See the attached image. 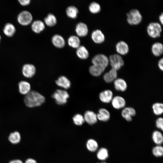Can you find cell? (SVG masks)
I'll use <instances>...</instances> for the list:
<instances>
[{"label":"cell","instance_id":"cell-1","mask_svg":"<svg viewBox=\"0 0 163 163\" xmlns=\"http://www.w3.org/2000/svg\"><path fill=\"white\" fill-rule=\"evenodd\" d=\"M44 97L35 91H30L25 95L24 98L25 104L29 107L39 106L44 103Z\"/></svg>","mask_w":163,"mask_h":163},{"label":"cell","instance_id":"cell-2","mask_svg":"<svg viewBox=\"0 0 163 163\" xmlns=\"http://www.w3.org/2000/svg\"><path fill=\"white\" fill-rule=\"evenodd\" d=\"M127 21L131 25L139 24L142 20V16L139 10L136 9L131 10L127 14Z\"/></svg>","mask_w":163,"mask_h":163},{"label":"cell","instance_id":"cell-3","mask_svg":"<svg viewBox=\"0 0 163 163\" xmlns=\"http://www.w3.org/2000/svg\"><path fill=\"white\" fill-rule=\"evenodd\" d=\"M147 31L149 35L153 38L160 37L162 31L161 24L157 22H151L147 27Z\"/></svg>","mask_w":163,"mask_h":163},{"label":"cell","instance_id":"cell-4","mask_svg":"<svg viewBox=\"0 0 163 163\" xmlns=\"http://www.w3.org/2000/svg\"><path fill=\"white\" fill-rule=\"evenodd\" d=\"M91 62L93 65L105 69L109 64V58L103 54L95 55L92 58Z\"/></svg>","mask_w":163,"mask_h":163},{"label":"cell","instance_id":"cell-5","mask_svg":"<svg viewBox=\"0 0 163 163\" xmlns=\"http://www.w3.org/2000/svg\"><path fill=\"white\" fill-rule=\"evenodd\" d=\"M69 97L67 92L62 89L56 90L52 95V97L55 99L56 103L59 105L66 104Z\"/></svg>","mask_w":163,"mask_h":163},{"label":"cell","instance_id":"cell-6","mask_svg":"<svg viewBox=\"0 0 163 163\" xmlns=\"http://www.w3.org/2000/svg\"><path fill=\"white\" fill-rule=\"evenodd\" d=\"M109 63L112 69L117 71L120 69L124 65V61L121 56L115 54L110 55L109 58Z\"/></svg>","mask_w":163,"mask_h":163},{"label":"cell","instance_id":"cell-7","mask_svg":"<svg viewBox=\"0 0 163 163\" xmlns=\"http://www.w3.org/2000/svg\"><path fill=\"white\" fill-rule=\"evenodd\" d=\"M33 17L29 11H24L21 12L17 17L18 22L21 25L26 26L30 24L32 21Z\"/></svg>","mask_w":163,"mask_h":163},{"label":"cell","instance_id":"cell-8","mask_svg":"<svg viewBox=\"0 0 163 163\" xmlns=\"http://www.w3.org/2000/svg\"><path fill=\"white\" fill-rule=\"evenodd\" d=\"M36 71L35 67L31 64H25L22 67L23 74L26 78H30L33 77L35 74Z\"/></svg>","mask_w":163,"mask_h":163},{"label":"cell","instance_id":"cell-9","mask_svg":"<svg viewBox=\"0 0 163 163\" xmlns=\"http://www.w3.org/2000/svg\"><path fill=\"white\" fill-rule=\"evenodd\" d=\"M136 114V110L134 108L131 107H125L121 112L122 117L128 121H132V117L135 116Z\"/></svg>","mask_w":163,"mask_h":163},{"label":"cell","instance_id":"cell-10","mask_svg":"<svg viewBox=\"0 0 163 163\" xmlns=\"http://www.w3.org/2000/svg\"><path fill=\"white\" fill-rule=\"evenodd\" d=\"M111 102L113 107L117 109L123 108L126 104L125 99L120 96H116L113 97Z\"/></svg>","mask_w":163,"mask_h":163},{"label":"cell","instance_id":"cell-11","mask_svg":"<svg viewBox=\"0 0 163 163\" xmlns=\"http://www.w3.org/2000/svg\"><path fill=\"white\" fill-rule=\"evenodd\" d=\"M75 30L77 35L80 37L86 36L88 31L87 25L82 22H80L76 24Z\"/></svg>","mask_w":163,"mask_h":163},{"label":"cell","instance_id":"cell-12","mask_svg":"<svg viewBox=\"0 0 163 163\" xmlns=\"http://www.w3.org/2000/svg\"><path fill=\"white\" fill-rule=\"evenodd\" d=\"M91 38L93 41L96 43H101L104 41L105 39L104 34L99 29H96L92 32Z\"/></svg>","mask_w":163,"mask_h":163},{"label":"cell","instance_id":"cell-13","mask_svg":"<svg viewBox=\"0 0 163 163\" xmlns=\"http://www.w3.org/2000/svg\"><path fill=\"white\" fill-rule=\"evenodd\" d=\"M113 92L107 89L101 92L99 95L100 100L103 102L108 103L111 101L113 97Z\"/></svg>","mask_w":163,"mask_h":163},{"label":"cell","instance_id":"cell-14","mask_svg":"<svg viewBox=\"0 0 163 163\" xmlns=\"http://www.w3.org/2000/svg\"><path fill=\"white\" fill-rule=\"evenodd\" d=\"M83 117L85 121L90 125H92L96 123L97 120V114L91 111H86Z\"/></svg>","mask_w":163,"mask_h":163},{"label":"cell","instance_id":"cell-15","mask_svg":"<svg viewBox=\"0 0 163 163\" xmlns=\"http://www.w3.org/2000/svg\"><path fill=\"white\" fill-rule=\"evenodd\" d=\"M116 49L117 52L122 55L127 54L129 51L128 45L123 41H120L116 44Z\"/></svg>","mask_w":163,"mask_h":163},{"label":"cell","instance_id":"cell-16","mask_svg":"<svg viewBox=\"0 0 163 163\" xmlns=\"http://www.w3.org/2000/svg\"><path fill=\"white\" fill-rule=\"evenodd\" d=\"M113 83L114 88L117 91H124L127 89V83L122 78H116L113 81Z\"/></svg>","mask_w":163,"mask_h":163},{"label":"cell","instance_id":"cell-17","mask_svg":"<svg viewBox=\"0 0 163 163\" xmlns=\"http://www.w3.org/2000/svg\"><path fill=\"white\" fill-rule=\"evenodd\" d=\"M52 42L53 45L58 48H62L65 45L64 39L61 35L56 34L53 35L52 38Z\"/></svg>","mask_w":163,"mask_h":163},{"label":"cell","instance_id":"cell-18","mask_svg":"<svg viewBox=\"0 0 163 163\" xmlns=\"http://www.w3.org/2000/svg\"><path fill=\"white\" fill-rule=\"evenodd\" d=\"M117 71L111 68L104 75L103 78L105 81L109 83L113 82L117 78Z\"/></svg>","mask_w":163,"mask_h":163},{"label":"cell","instance_id":"cell-19","mask_svg":"<svg viewBox=\"0 0 163 163\" xmlns=\"http://www.w3.org/2000/svg\"><path fill=\"white\" fill-rule=\"evenodd\" d=\"M56 84L58 86L66 89L69 88L71 86V82L66 76H61L59 77L56 81Z\"/></svg>","mask_w":163,"mask_h":163},{"label":"cell","instance_id":"cell-20","mask_svg":"<svg viewBox=\"0 0 163 163\" xmlns=\"http://www.w3.org/2000/svg\"><path fill=\"white\" fill-rule=\"evenodd\" d=\"M97 116V119L103 122L107 121L110 118V113L105 108L100 109Z\"/></svg>","mask_w":163,"mask_h":163},{"label":"cell","instance_id":"cell-21","mask_svg":"<svg viewBox=\"0 0 163 163\" xmlns=\"http://www.w3.org/2000/svg\"><path fill=\"white\" fill-rule=\"evenodd\" d=\"M151 51L152 54L155 56H159L163 53V46L162 43L156 42L153 44L151 47Z\"/></svg>","mask_w":163,"mask_h":163},{"label":"cell","instance_id":"cell-22","mask_svg":"<svg viewBox=\"0 0 163 163\" xmlns=\"http://www.w3.org/2000/svg\"><path fill=\"white\" fill-rule=\"evenodd\" d=\"M32 30L36 33H39L45 29L44 23L41 21L37 20L33 22L31 25Z\"/></svg>","mask_w":163,"mask_h":163},{"label":"cell","instance_id":"cell-23","mask_svg":"<svg viewBox=\"0 0 163 163\" xmlns=\"http://www.w3.org/2000/svg\"><path fill=\"white\" fill-rule=\"evenodd\" d=\"M76 54L79 58L83 59H87L89 56L88 51L85 46L82 45H80L77 48Z\"/></svg>","mask_w":163,"mask_h":163},{"label":"cell","instance_id":"cell-24","mask_svg":"<svg viewBox=\"0 0 163 163\" xmlns=\"http://www.w3.org/2000/svg\"><path fill=\"white\" fill-rule=\"evenodd\" d=\"M4 34L8 37H11L16 32V28L13 24L11 23H7L4 26L3 29Z\"/></svg>","mask_w":163,"mask_h":163},{"label":"cell","instance_id":"cell-25","mask_svg":"<svg viewBox=\"0 0 163 163\" xmlns=\"http://www.w3.org/2000/svg\"><path fill=\"white\" fill-rule=\"evenodd\" d=\"M19 91L22 94L26 95L30 91V85L29 83L25 81H21L18 84Z\"/></svg>","mask_w":163,"mask_h":163},{"label":"cell","instance_id":"cell-26","mask_svg":"<svg viewBox=\"0 0 163 163\" xmlns=\"http://www.w3.org/2000/svg\"><path fill=\"white\" fill-rule=\"evenodd\" d=\"M152 139L157 145H161L163 142V136L162 133L158 130H155L152 133Z\"/></svg>","mask_w":163,"mask_h":163},{"label":"cell","instance_id":"cell-27","mask_svg":"<svg viewBox=\"0 0 163 163\" xmlns=\"http://www.w3.org/2000/svg\"><path fill=\"white\" fill-rule=\"evenodd\" d=\"M68 43L70 46L77 49L80 46V40L78 37L72 35L68 39Z\"/></svg>","mask_w":163,"mask_h":163},{"label":"cell","instance_id":"cell-28","mask_svg":"<svg viewBox=\"0 0 163 163\" xmlns=\"http://www.w3.org/2000/svg\"><path fill=\"white\" fill-rule=\"evenodd\" d=\"M66 12L67 15L69 17L75 19L77 17L78 11L76 7L71 5L67 8Z\"/></svg>","mask_w":163,"mask_h":163},{"label":"cell","instance_id":"cell-29","mask_svg":"<svg viewBox=\"0 0 163 163\" xmlns=\"http://www.w3.org/2000/svg\"><path fill=\"white\" fill-rule=\"evenodd\" d=\"M44 21L45 24L49 27L55 26L57 22L56 16L52 13L49 14L44 18Z\"/></svg>","mask_w":163,"mask_h":163},{"label":"cell","instance_id":"cell-30","mask_svg":"<svg viewBox=\"0 0 163 163\" xmlns=\"http://www.w3.org/2000/svg\"><path fill=\"white\" fill-rule=\"evenodd\" d=\"M105 69L93 65L89 67V72L92 75L94 76H98L102 73Z\"/></svg>","mask_w":163,"mask_h":163},{"label":"cell","instance_id":"cell-31","mask_svg":"<svg viewBox=\"0 0 163 163\" xmlns=\"http://www.w3.org/2000/svg\"><path fill=\"white\" fill-rule=\"evenodd\" d=\"M109 156L108 150L105 148H100L97 151V156L98 159L104 161L107 159Z\"/></svg>","mask_w":163,"mask_h":163},{"label":"cell","instance_id":"cell-32","mask_svg":"<svg viewBox=\"0 0 163 163\" xmlns=\"http://www.w3.org/2000/svg\"><path fill=\"white\" fill-rule=\"evenodd\" d=\"M86 146L87 149L92 152L96 151L98 148L97 142L96 140L93 139H90L87 141Z\"/></svg>","mask_w":163,"mask_h":163},{"label":"cell","instance_id":"cell-33","mask_svg":"<svg viewBox=\"0 0 163 163\" xmlns=\"http://www.w3.org/2000/svg\"><path fill=\"white\" fill-rule=\"evenodd\" d=\"M152 109L155 115H161L163 112V104L159 102L155 103L153 104Z\"/></svg>","mask_w":163,"mask_h":163},{"label":"cell","instance_id":"cell-34","mask_svg":"<svg viewBox=\"0 0 163 163\" xmlns=\"http://www.w3.org/2000/svg\"><path fill=\"white\" fill-rule=\"evenodd\" d=\"M9 141L12 143L16 144L19 143L21 140V136L18 132H14L10 134L9 137Z\"/></svg>","mask_w":163,"mask_h":163},{"label":"cell","instance_id":"cell-35","mask_svg":"<svg viewBox=\"0 0 163 163\" xmlns=\"http://www.w3.org/2000/svg\"><path fill=\"white\" fill-rule=\"evenodd\" d=\"M88 8L90 12L93 14L97 13L101 10V7L100 4L95 2H91Z\"/></svg>","mask_w":163,"mask_h":163},{"label":"cell","instance_id":"cell-36","mask_svg":"<svg viewBox=\"0 0 163 163\" xmlns=\"http://www.w3.org/2000/svg\"><path fill=\"white\" fill-rule=\"evenodd\" d=\"M152 151L153 155L155 157H162L163 155V147L161 145H157L153 148Z\"/></svg>","mask_w":163,"mask_h":163},{"label":"cell","instance_id":"cell-37","mask_svg":"<svg viewBox=\"0 0 163 163\" xmlns=\"http://www.w3.org/2000/svg\"><path fill=\"white\" fill-rule=\"evenodd\" d=\"M73 120L74 123L78 126L82 125L85 121L84 117L79 114L74 115L73 117Z\"/></svg>","mask_w":163,"mask_h":163},{"label":"cell","instance_id":"cell-38","mask_svg":"<svg viewBox=\"0 0 163 163\" xmlns=\"http://www.w3.org/2000/svg\"><path fill=\"white\" fill-rule=\"evenodd\" d=\"M156 127L161 129L162 131L163 130V119L162 117L158 118L156 121Z\"/></svg>","mask_w":163,"mask_h":163},{"label":"cell","instance_id":"cell-39","mask_svg":"<svg viewBox=\"0 0 163 163\" xmlns=\"http://www.w3.org/2000/svg\"><path fill=\"white\" fill-rule=\"evenodd\" d=\"M18 2L20 4L24 6H26L29 5L30 2V0H19Z\"/></svg>","mask_w":163,"mask_h":163},{"label":"cell","instance_id":"cell-40","mask_svg":"<svg viewBox=\"0 0 163 163\" xmlns=\"http://www.w3.org/2000/svg\"><path fill=\"white\" fill-rule=\"evenodd\" d=\"M158 65L159 69L161 71L163 70V59L161 58L158 61Z\"/></svg>","mask_w":163,"mask_h":163},{"label":"cell","instance_id":"cell-41","mask_svg":"<svg viewBox=\"0 0 163 163\" xmlns=\"http://www.w3.org/2000/svg\"><path fill=\"white\" fill-rule=\"evenodd\" d=\"M25 163H37L36 161L35 160L32 158H28L27 159Z\"/></svg>","mask_w":163,"mask_h":163},{"label":"cell","instance_id":"cell-42","mask_svg":"<svg viewBox=\"0 0 163 163\" xmlns=\"http://www.w3.org/2000/svg\"><path fill=\"white\" fill-rule=\"evenodd\" d=\"M159 19L161 24H163V13H162L159 16Z\"/></svg>","mask_w":163,"mask_h":163},{"label":"cell","instance_id":"cell-43","mask_svg":"<svg viewBox=\"0 0 163 163\" xmlns=\"http://www.w3.org/2000/svg\"><path fill=\"white\" fill-rule=\"evenodd\" d=\"M9 163H23L20 160H14L10 161Z\"/></svg>","mask_w":163,"mask_h":163},{"label":"cell","instance_id":"cell-44","mask_svg":"<svg viewBox=\"0 0 163 163\" xmlns=\"http://www.w3.org/2000/svg\"><path fill=\"white\" fill-rule=\"evenodd\" d=\"M107 163L106 162H100V163Z\"/></svg>","mask_w":163,"mask_h":163},{"label":"cell","instance_id":"cell-45","mask_svg":"<svg viewBox=\"0 0 163 163\" xmlns=\"http://www.w3.org/2000/svg\"><path fill=\"white\" fill-rule=\"evenodd\" d=\"M1 35H0V41H1Z\"/></svg>","mask_w":163,"mask_h":163}]
</instances>
